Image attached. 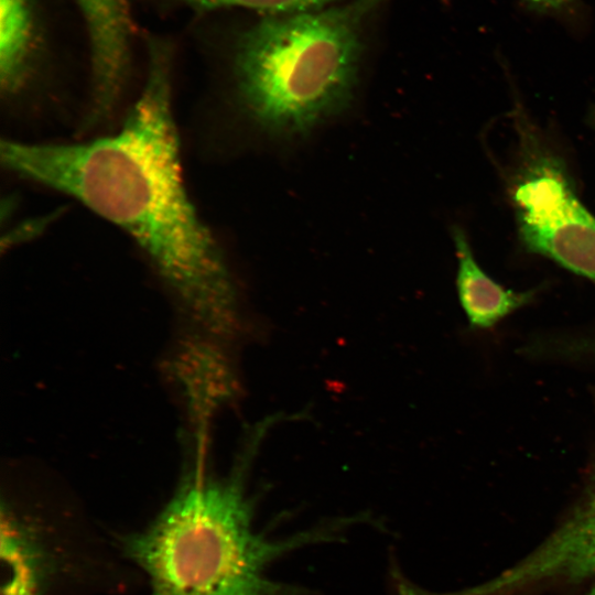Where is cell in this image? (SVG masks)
<instances>
[{
    "instance_id": "obj_12",
    "label": "cell",
    "mask_w": 595,
    "mask_h": 595,
    "mask_svg": "<svg viewBox=\"0 0 595 595\" xmlns=\"http://www.w3.org/2000/svg\"><path fill=\"white\" fill-rule=\"evenodd\" d=\"M589 121L592 126L595 127V107L591 110Z\"/></svg>"
},
{
    "instance_id": "obj_6",
    "label": "cell",
    "mask_w": 595,
    "mask_h": 595,
    "mask_svg": "<svg viewBox=\"0 0 595 595\" xmlns=\"http://www.w3.org/2000/svg\"><path fill=\"white\" fill-rule=\"evenodd\" d=\"M88 32L91 89L86 121L106 120L118 105L130 68L133 22L128 0H76Z\"/></svg>"
},
{
    "instance_id": "obj_10",
    "label": "cell",
    "mask_w": 595,
    "mask_h": 595,
    "mask_svg": "<svg viewBox=\"0 0 595 595\" xmlns=\"http://www.w3.org/2000/svg\"><path fill=\"white\" fill-rule=\"evenodd\" d=\"M529 4L540 10H558L567 4L571 0H524Z\"/></svg>"
},
{
    "instance_id": "obj_4",
    "label": "cell",
    "mask_w": 595,
    "mask_h": 595,
    "mask_svg": "<svg viewBox=\"0 0 595 595\" xmlns=\"http://www.w3.org/2000/svg\"><path fill=\"white\" fill-rule=\"evenodd\" d=\"M508 193L528 252L595 282V216L576 195L563 161L524 118L516 123Z\"/></svg>"
},
{
    "instance_id": "obj_11",
    "label": "cell",
    "mask_w": 595,
    "mask_h": 595,
    "mask_svg": "<svg viewBox=\"0 0 595 595\" xmlns=\"http://www.w3.org/2000/svg\"><path fill=\"white\" fill-rule=\"evenodd\" d=\"M582 595H595V582L588 589H586Z\"/></svg>"
},
{
    "instance_id": "obj_5",
    "label": "cell",
    "mask_w": 595,
    "mask_h": 595,
    "mask_svg": "<svg viewBox=\"0 0 595 595\" xmlns=\"http://www.w3.org/2000/svg\"><path fill=\"white\" fill-rule=\"evenodd\" d=\"M595 582V473L563 522L500 575L453 595H509L549 581Z\"/></svg>"
},
{
    "instance_id": "obj_8",
    "label": "cell",
    "mask_w": 595,
    "mask_h": 595,
    "mask_svg": "<svg viewBox=\"0 0 595 595\" xmlns=\"http://www.w3.org/2000/svg\"><path fill=\"white\" fill-rule=\"evenodd\" d=\"M0 84L2 94L18 95L30 78L36 29L30 0H0Z\"/></svg>"
},
{
    "instance_id": "obj_7",
    "label": "cell",
    "mask_w": 595,
    "mask_h": 595,
    "mask_svg": "<svg viewBox=\"0 0 595 595\" xmlns=\"http://www.w3.org/2000/svg\"><path fill=\"white\" fill-rule=\"evenodd\" d=\"M452 239L457 260V294L473 327L490 328L532 301L533 290L518 292L507 289L483 270L463 228L454 226Z\"/></svg>"
},
{
    "instance_id": "obj_2",
    "label": "cell",
    "mask_w": 595,
    "mask_h": 595,
    "mask_svg": "<svg viewBox=\"0 0 595 595\" xmlns=\"http://www.w3.org/2000/svg\"><path fill=\"white\" fill-rule=\"evenodd\" d=\"M314 533L270 539L253 524L240 473L216 479L192 472L158 516L119 544L148 577L149 595H289L267 571Z\"/></svg>"
},
{
    "instance_id": "obj_3",
    "label": "cell",
    "mask_w": 595,
    "mask_h": 595,
    "mask_svg": "<svg viewBox=\"0 0 595 595\" xmlns=\"http://www.w3.org/2000/svg\"><path fill=\"white\" fill-rule=\"evenodd\" d=\"M383 0H354L310 11L267 14L235 54L237 100L262 132L307 136L351 102L361 57V26Z\"/></svg>"
},
{
    "instance_id": "obj_9",
    "label": "cell",
    "mask_w": 595,
    "mask_h": 595,
    "mask_svg": "<svg viewBox=\"0 0 595 595\" xmlns=\"http://www.w3.org/2000/svg\"><path fill=\"white\" fill-rule=\"evenodd\" d=\"M195 10L207 11L225 7H242L267 14H288L324 8L333 0H174Z\"/></svg>"
},
{
    "instance_id": "obj_1",
    "label": "cell",
    "mask_w": 595,
    "mask_h": 595,
    "mask_svg": "<svg viewBox=\"0 0 595 595\" xmlns=\"http://www.w3.org/2000/svg\"><path fill=\"white\" fill-rule=\"evenodd\" d=\"M171 72V47L149 37L144 86L115 133L78 143L3 140L1 161L120 228L188 309L219 325L234 289L184 182Z\"/></svg>"
}]
</instances>
